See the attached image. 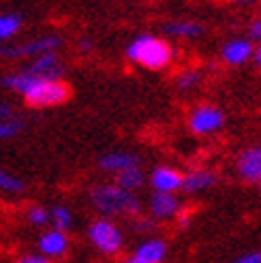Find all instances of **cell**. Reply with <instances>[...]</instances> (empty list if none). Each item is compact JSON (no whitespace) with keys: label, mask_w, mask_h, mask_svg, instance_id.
I'll use <instances>...</instances> for the list:
<instances>
[{"label":"cell","mask_w":261,"mask_h":263,"mask_svg":"<svg viewBox=\"0 0 261 263\" xmlns=\"http://www.w3.org/2000/svg\"><path fill=\"white\" fill-rule=\"evenodd\" d=\"M0 84H3V88L20 95L24 103L32 109L58 107V105L67 103L71 97L69 84H64L62 80H36L24 69L5 75Z\"/></svg>","instance_id":"1"},{"label":"cell","mask_w":261,"mask_h":263,"mask_svg":"<svg viewBox=\"0 0 261 263\" xmlns=\"http://www.w3.org/2000/svg\"><path fill=\"white\" fill-rule=\"evenodd\" d=\"M88 201L92 210L103 218H133L139 216L143 203L137 193H128L114 182H101L90 189Z\"/></svg>","instance_id":"2"},{"label":"cell","mask_w":261,"mask_h":263,"mask_svg":"<svg viewBox=\"0 0 261 263\" xmlns=\"http://www.w3.org/2000/svg\"><path fill=\"white\" fill-rule=\"evenodd\" d=\"M124 56L128 62L137 64L141 69L163 71L174 62L176 51L167 39L154 36V34H139L126 45Z\"/></svg>","instance_id":"3"},{"label":"cell","mask_w":261,"mask_h":263,"mask_svg":"<svg viewBox=\"0 0 261 263\" xmlns=\"http://www.w3.org/2000/svg\"><path fill=\"white\" fill-rule=\"evenodd\" d=\"M86 238L97 253L105 255V257L120 255L124 248V233L118 222L111 218L99 216L95 220H90V225L86 229Z\"/></svg>","instance_id":"4"},{"label":"cell","mask_w":261,"mask_h":263,"mask_svg":"<svg viewBox=\"0 0 261 263\" xmlns=\"http://www.w3.org/2000/svg\"><path fill=\"white\" fill-rule=\"evenodd\" d=\"M62 47V36L60 34H39L30 41L22 43H0V58L5 60H22V58H36L43 54H54Z\"/></svg>","instance_id":"5"},{"label":"cell","mask_w":261,"mask_h":263,"mask_svg":"<svg viewBox=\"0 0 261 263\" xmlns=\"http://www.w3.org/2000/svg\"><path fill=\"white\" fill-rule=\"evenodd\" d=\"M187 124H189V130L193 135L210 137V135H216L218 130H223L225 114H223V109H220L218 105L201 103V105H197V107H193L189 111Z\"/></svg>","instance_id":"6"},{"label":"cell","mask_w":261,"mask_h":263,"mask_svg":"<svg viewBox=\"0 0 261 263\" xmlns=\"http://www.w3.org/2000/svg\"><path fill=\"white\" fill-rule=\"evenodd\" d=\"M71 248V238L69 233L58 231V229H45L41 231V235L36 238V253L47 257L49 261H58L64 259Z\"/></svg>","instance_id":"7"},{"label":"cell","mask_w":261,"mask_h":263,"mask_svg":"<svg viewBox=\"0 0 261 263\" xmlns=\"http://www.w3.org/2000/svg\"><path fill=\"white\" fill-rule=\"evenodd\" d=\"M236 174L246 184H261V143L244 148L238 154Z\"/></svg>","instance_id":"8"},{"label":"cell","mask_w":261,"mask_h":263,"mask_svg":"<svg viewBox=\"0 0 261 263\" xmlns=\"http://www.w3.org/2000/svg\"><path fill=\"white\" fill-rule=\"evenodd\" d=\"M182 201L174 193H152L148 199V216L152 220H172L180 214Z\"/></svg>","instance_id":"9"},{"label":"cell","mask_w":261,"mask_h":263,"mask_svg":"<svg viewBox=\"0 0 261 263\" xmlns=\"http://www.w3.org/2000/svg\"><path fill=\"white\" fill-rule=\"evenodd\" d=\"M64 69L67 67H64L62 58L58 56V51H54V54H43L32 58L24 71L36 77V80H62Z\"/></svg>","instance_id":"10"},{"label":"cell","mask_w":261,"mask_h":263,"mask_svg":"<svg viewBox=\"0 0 261 263\" xmlns=\"http://www.w3.org/2000/svg\"><path fill=\"white\" fill-rule=\"evenodd\" d=\"M182 178L184 174L180 169L172 167V165H159L154 167L150 176H148V182L154 193H180L182 191Z\"/></svg>","instance_id":"11"},{"label":"cell","mask_w":261,"mask_h":263,"mask_svg":"<svg viewBox=\"0 0 261 263\" xmlns=\"http://www.w3.org/2000/svg\"><path fill=\"white\" fill-rule=\"evenodd\" d=\"M253 51H255V45L251 39L236 36L220 47V60L227 67H242V64L253 60Z\"/></svg>","instance_id":"12"},{"label":"cell","mask_w":261,"mask_h":263,"mask_svg":"<svg viewBox=\"0 0 261 263\" xmlns=\"http://www.w3.org/2000/svg\"><path fill=\"white\" fill-rule=\"evenodd\" d=\"M216 182H218L216 172H212V169H208V167H195L182 178V193H187L191 197L201 195L206 191H210L212 186H216Z\"/></svg>","instance_id":"13"},{"label":"cell","mask_w":261,"mask_h":263,"mask_svg":"<svg viewBox=\"0 0 261 263\" xmlns=\"http://www.w3.org/2000/svg\"><path fill=\"white\" fill-rule=\"evenodd\" d=\"M133 167H141V159L135 152H126V150H114L103 154L99 159V169L105 174L111 176H118L126 169H133Z\"/></svg>","instance_id":"14"},{"label":"cell","mask_w":261,"mask_h":263,"mask_svg":"<svg viewBox=\"0 0 261 263\" xmlns=\"http://www.w3.org/2000/svg\"><path fill=\"white\" fill-rule=\"evenodd\" d=\"M163 32L172 39H184V41H195L206 34L203 24L197 20H172L163 26Z\"/></svg>","instance_id":"15"},{"label":"cell","mask_w":261,"mask_h":263,"mask_svg":"<svg viewBox=\"0 0 261 263\" xmlns=\"http://www.w3.org/2000/svg\"><path fill=\"white\" fill-rule=\"evenodd\" d=\"M167 242L161 238H148V240H141L135 248V257L143 263H165L167 259Z\"/></svg>","instance_id":"16"},{"label":"cell","mask_w":261,"mask_h":263,"mask_svg":"<svg viewBox=\"0 0 261 263\" xmlns=\"http://www.w3.org/2000/svg\"><path fill=\"white\" fill-rule=\"evenodd\" d=\"M47 210H49V227L51 229H58V231H64V233H69L73 229L75 214H73V210L69 205L56 203V205H51Z\"/></svg>","instance_id":"17"},{"label":"cell","mask_w":261,"mask_h":263,"mask_svg":"<svg viewBox=\"0 0 261 263\" xmlns=\"http://www.w3.org/2000/svg\"><path fill=\"white\" fill-rule=\"evenodd\" d=\"M24 20L20 13H0V43H11L22 32Z\"/></svg>","instance_id":"18"},{"label":"cell","mask_w":261,"mask_h":263,"mask_svg":"<svg viewBox=\"0 0 261 263\" xmlns=\"http://www.w3.org/2000/svg\"><path fill=\"white\" fill-rule=\"evenodd\" d=\"M114 184H118L120 189L128 191V193H137L143 184H146V174H143L141 167H133V169H126V172L114 176Z\"/></svg>","instance_id":"19"},{"label":"cell","mask_w":261,"mask_h":263,"mask_svg":"<svg viewBox=\"0 0 261 263\" xmlns=\"http://www.w3.org/2000/svg\"><path fill=\"white\" fill-rule=\"evenodd\" d=\"M26 191V182L17 176L9 172V169L0 167V193L5 195H22Z\"/></svg>","instance_id":"20"},{"label":"cell","mask_w":261,"mask_h":263,"mask_svg":"<svg viewBox=\"0 0 261 263\" xmlns=\"http://www.w3.org/2000/svg\"><path fill=\"white\" fill-rule=\"evenodd\" d=\"M201 82H203V73H201L199 69L191 67V69H184V71L178 73V77H176V88H178L180 92H191V90H195V88H199Z\"/></svg>","instance_id":"21"},{"label":"cell","mask_w":261,"mask_h":263,"mask_svg":"<svg viewBox=\"0 0 261 263\" xmlns=\"http://www.w3.org/2000/svg\"><path fill=\"white\" fill-rule=\"evenodd\" d=\"M26 222H28L30 227H36V229H43L49 225V210L45 205H30L26 210Z\"/></svg>","instance_id":"22"},{"label":"cell","mask_w":261,"mask_h":263,"mask_svg":"<svg viewBox=\"0 0 261 263\" xmlns=\"http://www.w3.org/2000/svg\"><path fill=\"white\" fill-rule=\"evenodd\" d=\"M24 126H26V122L22 120V116L11 118V120H0V141H7V139L22 135Z\"/></svg>","instance_id":"23"},{"label":"cell","mask_w":261,"mask_h":263,"mask_svg":"<svg viewBox=\"0 0 261 263\" xmlns=\"http://www.w3.org/2000/svg\"><path fill=\"white\" fill-rule=\"evenodd\" d=\"M156 225V220H152L150 216H133L130 218V227H133L135 231H152Z\"/></svg>","instance_id":"24"},{"label":"cell","mask_w":261,"mask_h":263,"mask_svg":"<svg viewBox=\"0 0 261 263\" xmlns=\"http://www.w3.org/2000/svg\"><path fill=\"white\" fill-rule=\"evenodd\" d=\"M15 263H54V261H49L47 257L39 255V253L34 251V253H24V255H20Z\"/></svg>","instance_id":"25"},{"label":"cell","mask_w":261,"mask_h":263,"mask_svg":"<svg viewBox=\"0 0 261 263\" xmlns=\"http://www.w3.org/2000/svg\"><path fill=\"white\" fill-rule=\"evenodd\" d=\"M17 116L20 114L11 103H0V120H11V118H17Z\"/></svg>","instance_id":"26"},{"label":"cell","mask_w":261,"mask_h":263,"mask_svg":"<svg viewBox=\"0 0 261 263\" xmlns=\"http://www.w3.org/2000/svg\"><path fill=\"white\" fill-rule=\"evenodd\" d=\"M233 263H261V251H251V253H244L240 255Z\"/></svg>","instance_id":"27"},{"label":"cell","mask_w":261,"mask_h":263,"mask_svg":"<svg viewBox=\"0 0 261 263\" xmlns=\"http://www.w3.org/2000/svg\"><path fill=\"white\" fill-rule=\"evenodd\" d=\"M191 218H193V214L189 212V210H180V214L176 216V220H178V227L187 229V227L191 225Z\"/></svg>","instance_id":"28"},{"label":"cell","mask_w":261,"mask_h":263,"mask_svg":"<svg viewBox=\"0 0 261 263\" xmlns=\"http://www.w3.org/2000/svg\"><path fill=\"white\" fill-rule=\"evenodd\" d=\"M77 49H80L82 54H90V51L95 49V43L90 41V39H80V43H77Z\"/></svg>","instance_id":"29"},{"label":"cell","mask_w":261,"mask_h":263,"mask_svg":"<svg viewBox=\"0 0 261 263\" xmlns=\"http://www.w3.org/2000/svg\"><path fill=\"white\" fill-rule=\"evenodd\" d=\"M251 39H259L261 41V15L251 24Z\"/></svg>","instance_id":"30"},{"label":"cell","mask_w":261,"mask_h":263,"mask_svg":"<svg viewBox=\"0 0 261 263\" xmlns=\"http://www.w3.org/2000/svg\"><path fill=\"white\" fill-rule=\"evenodd\" d=\"M253 60L257 62V67L261 69V41H259V45H257L255 51H253Z\"/></svg>","instance_id":"31"},{"label":"cell","mask_w":261,"mask_h":263,"mask_svg":"<svg viewBox=\"0 0 261 263\" xmlns=\"http://www.w3.org/2000/svg\"><path fill=\"white\" fill-rule=\"evenodd\" d=\"M233 5H240V7H251V5H257L259 0H231Z\"/></svg>","instance_id":"32"},{"label":"cell","mask_w":261,"mask_h":263,"mask_svg":"<svg viewBox=\"0 0 261 263\" xmlns=\"http://www.w3.org/2000/svg\"><path fill=\"white\" fill-rule=\"evenodd\" d=\"M120 263H143V261H139V259H137L135 255H128V257H124V259H122Z\"/></svg>","instance_id":"33"}]
</instances>
